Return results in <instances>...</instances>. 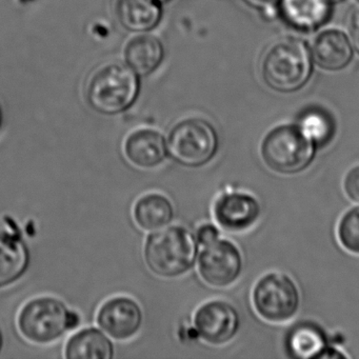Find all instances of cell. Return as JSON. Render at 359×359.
Here are the masks:
<instances>
[{
	"instance_id": "obj_1",
	"label": "cell",
	"mask_w": 359,
	"mask_h": 359,
	"mask_svg": "<svg viewBox=\"0 0 359 359\" xmlns=\"http://www.w3.org/2000/svg\"><path fill=\"white\" fill-rule=\"evenodd\" d=\"M144 260L154 274L173 278L186 274L198 256L196 237L182 226L153 231L144 245Z\"/></svg>"
},
{
	"instance_id": "obj_2",
	"label": "cell",
	"mask_w": 359,
	"mask_h": 359,
	"mask_svg": "<svg viewBox=\"0 0 359 359\" xmlns=\"http://www.w3.org/2000/svg\"><path fill=\"white\" fill-rule=\"evenodd\" d=\"M140 92V76L127 64L110 62L90 76L86 97L96 112L117 115L135 104Z\"/></svg>"
},
{
	"instance_id": "obj_3",
	"label": "cell",
	"mask_w": 359,
	"mask_h": 359,
	"mask_svg": "<svg viewBox=\"0 0 359 359\" xmlns=\"http://www.w3.org/2000/svg\"><path fill=\"white\" fill-rule=\"evenodd\" d=\"M317 147L295 125L271 130L260 146L266 167L279 175H297L306 171L316 158Z\"/></svg>"
},
{
	"instance_id": "obj_4",
	"label": "cell",
	"mask_w": 359,
	"mask_h": 359,
	"mask_svg": "<svg viewBox=\"0 0 359 359\" xmlns=\"http://www.w3.org/2000/svg\"><path fill=\"white\" fill-rule=\"evenodd\" d=\"M311 72L310 50L300 39H283L277 41L262 60V77L275 91H297L306 85Z\"/></svg>"
},
{
	"instance_id": "obj_5",
	"label": "cell",
	"mask_w": 359,
	"mask_h": 359,
	"mask_svg": "<svg viewBox=\"0 0 359 359\" xmlns=\"http://www.w3.org/2000/svg\"><path fill=\"white\" fill-rule=\"evenodd\" d=\"M81 317L57 298L43 296L27 302L20 314V333L34 344H51L67 332L76 329Z\"/></svg>"
},
{
	"instance_id": "obj_6",
	"label": "cell",
	"mask_w": 359,
	"mask_h": 359,
	"mask_svg": "<svg viewBox=\"0 0 359 359\" xmlns=\"http://www.w3.org/2000/svg\"><path fill=\"white\" fill-rule=\"evenodd\" d=\"M168 154L178 165L201 168L215 158L219 138L215 128L201 118H187L176 123L167 140Z\"/></svg>"
},
{
	"instance_id": "obj_7",
	"label": "cell",
	"mask_w": 359,
	"mask_h": 359,
	"mask_svg": "<svg viewBox=\"0 0 359 359\" xmlns=\"http://www.w3.org/2000/svg\"><path fill=\"white\" fill-rule=\"evenodd\" d=\"M300 300L297 283L283 272L266 273L252 290L254 310L260 318L274 325L291 321L299 311Z\"/></svg>"
},
{
	"instance_id": "obj_8",
	"label": "cell",
	"mask_w": 359,
	"mask_h": 359,
	"mask_svg": "<svg viewBox=\"0 0 359 359\" xmlns=\"http://www.w3.org/2000/svg\"><path fill=\"white\" fill-rule=\"evenodd\" d=\"M197 262L201 279L207 285L219 289L234 285L243 270L241 249L229 239L219 238L203 247Z\"/></svg>"
},
{
	"instance_id": "obj_9",
	"label": "cell",
	"mask_w": 359,
	"mask_h": 359,
	"mask_svg": "<svg viewBox=\"0 0 359 359\" xmlns=\"http://www.w3.org/2000/svg\"><path fill=\"white\" fill-rule=\"evenodd\" d=\"M193 321L199 337L213 346L229 344L241 330L238 312L224 300H211L201 304L195 312Z\"/></svg>"
},
{
	"instance_id": "obj_10",
	"label": "cell",
	"mask_w": 359,
	"mask_h": 359,
	"mask_svg": "<svg viewBox=\"0 0 359 359\" xmlns=\"http://www.w3.org/2000/svg\"><path fill=\"white\" fill-rule=\"evenodd\" d=\"M216 224L231 233L251 230L262 215V205L253 195L241 191L224 193L214 203Z\"/></svg>"
},
{
	"instance_id": "obj_11",
	"label": "cell",
	"mask_w": 359,
	"mask_h": 359,
	"mask_svg": "<svg viewBox=\"0 0 359 359\" xmlns=\"http://www.w3.org/2000/svg\"><path fill=\"white\" fill-rule=\"evenodd\" d=\"M144 315L140 304L130 297L117 296L107 300L97 313L102 331L117 340L129 339L142 327Z\"/></svg>"
},
{
	"instance_id": "obj_12",
	"label": "cell",
	"mask_w": 359,
	"mask_h": 359,
	"mask_svg": "<svg viewBox=\"0 0 359 359\" xmlns=\"http://www.w3.org/2000/svg\"><path fill=\"white\" fill-rule=\"evenodd\" d=\"M123 152L130 163L142 169L158 167L169 156L165 136L150 128L131 132L126 138Z\"/></svg>"
},
{
	"instance_id": "obj_13",
	"label": "cell",
	"mask_w": 359,
	"mask_h": 359,
	"mask_svg": "<svg viewBox=\"0 0 359 359\" xmlns=\"http://www.w3.org/2000/svg\"><path fill=\"white\" fill-rule=\"evenodd\" d=\"M30 264V250L15 226L0 231V287L24 276Z\"/></svg>"
},
{
	"instance_id": "obj_14",
	"label": "cell",
	"mask_w": 359,
	"mask_h": 359,
	"mask_svg": "<svg viewBox=\"0 0 359 359\" xmlns=\"http://www.w3.org/2000/svg\"><path fill=\"white\" fill-rule=\"evenodd\" d=\"M329 0H279L278 12L290 26L299 31H313L331 16Z\"/></svg>"
},
{
	"instance_id": "obj_15",
	"label": "cell",
	"mask_w": 359,
	"mask_h": 359,
	"mask_svg": "<svg viewBox=\"0 0 359 359\" xmlns=\"http://www.w3.org/2000/svg\"><path fill=\"white\" fill-rule=\"evenodd\" d=\"M115 15L130 32L146 33L158 26L163 5L157 0H115Z\"/></svg>"
},
{
	"instance_id": "obj_16",
	"label": "cell",
	"mask_w": 359,
	"mask_h": 359,
	"mask_svg": "<svg viewBox=\"0 0 359 359\" xmlns=\"http://www.w3.org/2000/svg\"><path fill=\"white\" fill-rule=\"evenodd\" d=\"M125 62L140 77H146L157 70L165 58V48L158 37L140 33L126 45Z\"/></svg>"
},
{
	"instance_id": "obj_17",
	"label": "cell",
	"mask_w": 359,
	"mask_h": 359,
	"mask_svg": "<svg viewBox=\"0 0 359 359\" xmlns=\"http://www.w3.org/2000/svg\"><path fill=\"white\" fill-rule=\"evenodd\" d=\"M330 346L325 330L308 321L291 327L285 336V352L293 358L321 359Z\"/></svg>"
},
{
	"instance_id": "obj_18",
	"label": "cell",
	"mask_w": 359,
	"mask_h": 359,
	"mask_svg": "<svg viewBox=\"0 0 359 359\" xmlns=\"http://www.w3.org/2000/svg\"><path fill=\"white\" fill-rule=\"evenodd\" d=\"M352 53L350 41L340 31H325L313 43V57L325 70H341L352 60Z\"/></svg>"
},
{
	"instance_id": "obj_19",
	"label": "cell",
	"mask_w": 359,
	"mask_h": 359,
	"mask_svg": "<svg viewBox=\"0 0 359 359\" xmlns=\"http://www.w3.org/2000/svg\"><path fill=\"white\" fill-rule=\"evenodd\" d=\"M115 348L109 335L97 327H86L71 336L65 346L68 359H112Z\"/></svg>"
},
{
	"instance_id": "obj_20",
	"label": "cell",
	"mask_w": 359,
	"mask_h": 359,
	"mask_svg": "<svg viewBox=\"0 0 359 359\" xmlns=\"http://www.w3.org/2000/svg\"><path fill=\"white\" fill-rule=\"evenodd\" d=\"M134 220L144 231H156L174 219V207L165 195L150 193L140 197L133 209Z\"/></svg>"
},
{
	"instance_id": "obj_21",
	"label": "cell",
	"mask_w": 359,
	"mask_h": 359,
	"mask_svg": "<svg viewBox=\"0 0 359 359\" xmlns=\"http://www.w3.org/2000/svg\"><path fill=\"white\" fill-rule=\"evenodd\" d=\"M297 126L317 149L325 147L334 136L333 121L320 110L306 111L300 117Z\"/></svg>"
},
{
	"instance_id": "obj_22",
	"label": "cell",
	"mask_w": 359,
	"mask_h": 359,
	"mask_svg": "<svg viewBox=\"0 0 359 359\" xmlns=\"http://www.w3.org/2000/svg\"><path fill=\"white\" fill-rule=\"evenodd\" d=\"M340 245L348 253L359 256V205L344 212L336 229Z\"/></svg>"
},
{
	"instance_id": "obj_23",
	"label": "cell",
	"mask_w": 359,
	"mask_h": 359,
	"mask_svg": "<svg viewBox=\"0 0 359 359\" xmlns=\"http://www.w3.org/2000/svg\"><path fill=\"white\" fill-rule=\"evenodd\" d=\"M342 189L352 203L359 205V165L351 168L344 177Z\"/></svg>"
},
{
	"instance_id": "obj_24",
	"label": "cell",
	"mask_w": 359,
	"mask_h": 359,
	"mask_svg": "<svg viewBox=\"0 0 359 359\" xmlns=\"http://www.w3.org/2000/svg\"><path fill=\"white\" fill-rule=\"evenodd\" d=\"M198 245L205 247L220 238V231L217 226L213 224H203L197 229L196 235Z\"/></svg>"
},
{
	"instance_id": "obj_25",
	"label": "cell",
	"mask_w": 359,
	"mask_h": 359,
	"mask_svg": "<svg viewBox=\"0 0 359 359\" xmlns=\"http://www.w3.org/2000/svg\"><path fill=\"white\" fill-rule=\"evenodd\" d=\"M248 5L264 12H273L278 10L279 0H245Z\"/></svg>"
},
{
	"instance_id": "obj_26",
	"label": "cell",
	"mask_w": 359,
	"mask_h": 359,
	"mask_svg": "<svg viewBox=\"0 0 359 359\" xmlns=\"http://www.w3.org/2000/svg\"><path fill=\"white\" fill-rule=\"evenodd\" d=\"M350 34L352 37L353 45L359 52V11L353 15L350 25Z\"/></svg>"
},
{
	"instance_id": "obj_27",
	"label": "cell",
	"mask_w": 359,
	"mask_h": 359,
	"mask_svg": "<svg viewBox=\"0 0 359 359\" xmlns=\"http://www.w3.org/2000/svg\"><path fill=\"white\" fill-rule=\"evenodd\" d=\"M4 346V335L3 332L0 330V353H1V350H3Z\"/></svg>"
},
{
	"instance_id": "obj_28",
	"label": "cell",
	"mask_w": 359,
	"mask_h": 359,
	"mask_svg": "<svg viewBox=\"0 0 359 359\" xmlns=\"http://www.w3.org/2000/svg\"><path fill=\"white\" fill-rule=\"evenodd\" d=\"M1 123H3V110H1V107H0V127H1Z\"/></svg>"
},
{
	"instance_id": "obj_29",
	"label": "cell",
	"mask_w": 359,
	"mask_h": 359,
	"mask_svg": "<svg viewBox=\"0 0 359 359\" xmlns=\"http://www.w3.org/2000/svg\"><path fill=\"white\" fill-rule=\"evenodd\" d=\"M329 1L332 4V5H334V4L340 3V1H342V0H329Z\"/></svg>"
},
{
	"instance_id": "obj_30",
	"label": "cell",
	"mask_w": 359,
	"mask_h": 359,
	"mask_svg": "<svg viewBox=\"0 0 359 359\" xmlns=\"http://www.w3.org/2000/svg\"><path fill=\"white\" fill-rule=\"evenodd\" d=\"M158 3H161V5H163V4L169 3L170 0H157Z\"/></svg>"
}]
</instances>
